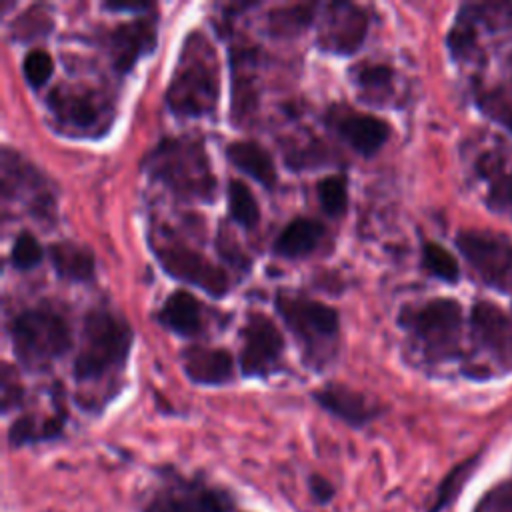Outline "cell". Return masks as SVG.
Here are the masks:
<instances>
[{"label":"cell","instance_id":"36","mask_svg":"<svg viewBox=\"0 0 512 512\" xmlns=\"http://www.w3.org/2000/svg\"><path fill=\"white\" fill-rule=\"evenodd\" d=\"M216 246H218L220 256L226 258V260H228L230 264H234L236 268L248 266V258H244L242 250L232 244V238H230L228 234H222V232H220V236H218V240H216Z\"/></svg>","mask_w":512,"mask_h":512},{"label":"cell","instance_id":"10","mask_svg":"<svg viewBox=\"0 0 512 512\" xmlns=\"http://www.w3.org/2000/svg\"><path fill=\"white\" fill-rule=\"evenodd\" d=\"M240 340L238 366L244 378H266L280 366L286 342L268 314L248 312Z\"/></svg>","mask_w":512,"mask_h":512},{"label":"cell","instance_id":"19","mask_svg":"<svg viewBox=\"0 0 512 512\" xmlns=\"http://www.w3.org/2000/svg\"><path fill=\"white\" fill-rule=\"evenodd\" d=\"M156 320L182 338L200 336L204 332V306L192 292L174 290L162 302Z\"/></svg>","mask_w":512,"mask_h":512},{"label":"cell","instance_id":"1","mask_svg":"<svg viewBox=\"0 0 512 512\" xmlns=\"http://www.w3.org/2000/svg\"><path fill=\"white\" fill-rule=\"evenodd\" d=\"M140 164L150 180L162 184L180 200L212 202L216 196V176L210 156L196 138H162L142 156Z\"/></svg>","mask_w":512,"mask_h":512},{"label":"cell","instance_id":"18","mask_svg":"<svg viewBox=\"0 0 512 512\" xmlns=\"http://www.w3.org/2000/svg\"><path fill=\"white\" fill-rule=\"evenodd\" d=\"M186 378L198 386H224L234 378V358L228 348L194 344L180 352Z\"/></svg>","mask_w":512,"mask_h":512},{"label":"cell","instance_id":"21","mask_svg":"<svg viewBox=\"0 0 512 512\" xmlns=\"http://www.w3.org/2000/svg\"><path fill=\"white\" fill-rule=\"evenodd\" d=\"M228 162L242 174L256 180L262 188L274 190L278 184V172L272 154L254 140H234L226 146Z\"/></svg>","mask_w":512,"mask_h":512},{"label":"cell","instance_id":"5","mask_svg":"<svg viewBox=\"0 0 512 512\" xmlns=\"http://www.w3.org/2000/svg\"><path fill=\"white\" fill-rule=\"evenodd\" d=\"M8 334L16 360L34 372L48 370L72 348L70 320L54 306H34L18 312Z\"/></svg>","mask_w":512,"mask_h":512},{"label":"cell","instance_id":"39","mask_svg":"<svg viewBox=\"0 0 512 512\" xmlns=\"http://www.w3.org/2000/svg\"><path fill=\"white\" fill-rule=\"evenodd\" d=\"M510 66H512V60H510Z\"/></svg>","mask_w":512,"mask_h":512},{"label":"cell","instance_id":"26","mask_svg":"<svg viewBox=\"0 0 512 512\" xmlns=\"http://www.w3.org/2000/svg\"><path fill=\"white\" fill-rule=\"evenodd\" d=\"M226 202L230 218L244 230H254L260 224V206L252 190L240 178H230L226 186Z\"/></svg>","mask_w":512,"mask_h":512},{"label":"cell","instance_id":"28","mask_svg":"<svg viewBox=\"0 0 512 512\" xmlns=\"http://www.w3.org/2000/svg\"><path fill=\"white\" fill-rule=\"evenodd\" d=\"M316 194L322 210L332 216L340 218L348 210V178L346 174H330L324 176L316 184Z\"/></svg>","mask_w":512,"mask_h":512},{"label":"cell","instance_id":"14","mask_svg":"<svg viewBox=\"0 0 512 512\" xmlns=\"http://www.w3.org/2000/svg\"><path fill=\"white\" fill-rule=\"evenodd\" d=\"M46 106L56 122L68 130L90 132L108 118V106L96 92L84 86H56L48 92Z\"/></svg>","mask_w":512,"mask_h":512},{"label":"cell","instance_id":"33","mask_svg":"<svg viewBox=\"0 0 512 512\" xmlns=\"http://www.w3.org/2000/svg\"><path fill=\"white\" fill-rule=\"evenodd\" d=\"M22 74H24V80L28 82L30 88H34V90L42 88L44 84H48V80L54 74L52 56L46 50H40V48L30 50L22 60Z\"/></svg>","mask_w":512,"mask_h":512},{"label":"cell","instance_id":"9","mask_svg":"<svg viewBox=\"0 0 512 512\" xmlns=\"http://www.w3.org/2000/svg\"><path fill=\"white\" fill-rule=\"evenodd\" d=\"M456 246L472 270L496 290H512V240L490 230H460Z\"/></svg>","mask_w":512,"mask_h":512},{"label":"cell","instance_id":"3","mask_svg":"<svg viewBox=\"0 0 512 512\" xmlns=\"http://www.w3.org/2000/svg\"><path fill=\"white\" fill-rule=\"evenodd\" d=\"M132 342L134 332L124 316L108 308L88 310L82 320L80 344L74 356V380L78 384H94L122 372Z\"/></svg>","mask_w":512,"mask_h":512},{"label":"cell","instance_id":"29","mask_svg":"<svg viewBox=\"0 0 512 512\" xmlns=\"http://www.w3.org/2000/svg\"><path fill=\"white\" fill-rule=\"evenodd\" d=\"M422 266L430 276L442 282H456L460 278V268L456 258L436 242L422 244Z\"/></svg>","mask_w":512,"mask_h":512},{"label":"cell","instance_id":"25","mask_svg":"<svg viewBox=\"0 0 512 512\" xmlns=\"http://www.w3.org/2000/svg\"><path fill=\"white\" fill-rule=\"evenodd\" d=\"M318 4H290L268 12L266 26L274 38H294L302 34L314 20Z\"/></svg>","mask_w":512,"mask_h":512},{"label":"cell","instance_id":"23","mask_svg":"<svg viewBox=\"0 0 512 512\" xmlns=\"http://www.w3.org/2000/svg\"><path fill=\"white\" fill-rule=\"evenodd\" d=\"M66 422V414H54V416H36V414H24L16 418L8 428V444L12 448H22L26 444H38L48 442L62 436Z\"/></svg>","mask_w":512,"mask_h":512},{"label":"cell","instance_id":"17","mask_svg":"<svg viewBox=\"0 0 512 512\" xmlns=\"http://www.w3.org/2000/svg\"><path fill=\"white\" fill-rule=\"evenodd\" d=\"M312 400L322 410L352 428L368 426L382 412L380 406H376L368 396L340 382H328L322 388L312 390Z\"/></svg>","mask_w":512,"mask_h":512},{"label":"cell","instance_id":"16","mask_svg":"<svg viewBox=\"0 0 512 512\" xmlns=\"http://www.w3.org/2000/svg\"><path fill=\"white\" fill-rule=\"evenodd\" d=\"M476 342L504 368H512V320L494 302L480 300L470 314Z\"/></svg>","mask_w":512,"mask_h":512},{"label":"cell","instance_id":"38","mask_svg":"<svg viewBox=\"0 0 512 512\" xmlns=\"http://www.w3.org/2000/svg\"><path fill=\"white\" fill-rule=\"evenodd\" d=\"M104 10L110 12H146L152 8V4H116V2H104Z\"/></svg>","mask_w":512,"mask_h":512},{"label":"cell","instance_id":"32","mask_svg":"<svg viewBox=\"0 0 512 512\" xmlns=\"http://www.w3.org/2000/svg\"><path fill=\"white\" fill-rule=\"evenodd\" d=\"M478 106L486 116L512 132V96L508 92L498 88L482 90L478 92Z\"/></svg>","mask_w":512,"mask_h":512},{"label":"cell","instance_id":"11","mask_svg":"<svg viewBox=\"0 0 512 512\" xmlns=\"http://www.w3.org/2000/svg\"><path fill=\"white\" fill-rule=\"evenodd\" d=\"M2 194L6 200H26L30 212L44 222L54 218L56 202L48 180L20 152L8 146L2 148Z\"/></svg>","mask_w":512,"mask_h":512},{"label":"cell","instance_id":"31","mask_svg":"<svg viewBox=\"0 0 512 512\" xmlns=\"http://www.w3.org/2000/svg\"><path fill=\"white\" fill-rule=\"evenodd\" d=\"M474 464H476V458H468L466 462L458 464L456 468H452V470L448 472V476H446V478L440 482V486H438V492H436V498H434V502H432V506H430V512H440V510H444V508L460 494L462 486L466 484L468 476L472 474Z\"/></svg>","mask_w":512,"mask_h":512},{"label":"cell","instance_id":"4","mask_svg":"<svg viewBox=\"0 0 512 512\" xmlns=\"http://www.w3.org/2000/svg\"><path fill=\"white\" fill-rule=\"evenodd\" d=\"M274 308L296 338L302 360L312 370H322L334 358L340 334L338 310L320 300L284 290L274 294Z\"/></svg>","mask_w":512,"mask_h":512},{"label":"cell","instance_id":"37","mask_svg":"<svg viewBox=\"0 0 512 512\" xmlns=\"http://www.w3.org/2000/svg\"><path fill=\"white\" fill-rule=\"evenodd\" d=\"M308 490H310L312 498L320 504H326L334 498V486L320 474H312L308 478Z\"/></svg>","mask_w":512,"mask_h":512},{"label":"cell","instance_id":"15","mask_svg":"<svg viewBox=\"0 0 512 512\" xmlns=\"http://www.w3.org/2000/svg\"><path fill=\"white\" fill-rule=\"evenodd\" d=\"M158 18L144 14L136 20L118 24L108 34V50L112 66L118 74L130 72L136 62L154 52L158 44Z\"/></svg>","mask_w":512,"mask_h":512},{"label":"cell","instance_id":"13","mask_svg":"<svg viewBox=\"0 0 512 512\" xmlns=\"http://www.w3.org/2000/svg\"><path fill=\"white\" fill-rule=\"evenodd\" d=\"M326 124L344 144L364 158L378 154L392 134L390 124L384 118L342 104L332 106L326 112Z\"/></svg>","mask_w":512,"mask_h":512},{"label":"cell","instance_id":"27","mask_svg":"<svg viewBox=\"0 0 512 512\" xmlns=\"http://www.w3.org/2000/svg\"><path fill=\"white\" fill-rule=\"evenodd\" d=\"M354 84L364 94V98L384 100L392 94L394 72L384 62H362L352 72Z\"/></svg>","mask_w":512,"mask_h":512},{"label":"cell","instance_id":"35","mask_svg":"<svg viewBox=\"0 0 512 512\" xmlns=\"http://www.w3.org/2000/svg\"><path fill=\"white\" fill-rule=\"evenodd\" d=\"M18 22H26V26H14V36L18 40H28L38 34H46L52 28V18L46 12H40L38 8H32L20 16Z\"/></svg>","mask_w":512,"mask_h":512},{"label":"cell","instance_id":"30","mask_svg":"<svg viewBox=\"0 0 512 512\" xmlns=\"http://www.w3.org/2000/svg\"><path fill=\"white\" fill-rule=\"evenodd\" d=\"M44 254H46V250L42 248L38 238L32 232L22 230V232L16 234V238L12 242L10 264L18 272H28V270L36 268L44 260Z\"/></svg>","mask_w":512,"mask_h":512},{"label":"cell","instance_id":"20","mask_svg":"<svg viewBox=\"0 0 512 512\" xmlns=\"http://www.w3.org/2000/svg\"><path fill=\"white\" fill-rule=\"evenodd\" d=\"M326 228L316 218H292L276 236L272 252L284 260H300L310 256L324 240Z\"/></svg>","mask_w":512,"mask_h":512},{"label":"cell","instance_id":"2","mask_svg":"<svg viewBox=\"0 0 512 512\" xmlns=\"http://www.w3.org/2000/svg\"><path fill=\"white\" fill-rule=\"evenodd\" d=\"M220 98V64L214 46L202 32H192L182 44L166 88V106L176 116L202 118L216 110Z\"/></svg>","mask_w":512,"mask_h":512},{"label":"cell","instance_id":"24","mask_svg":"<svg viewBox=\"0 0 512 512\" xmlns=\"http://www.w3.org/2000/svg\"><path fill=\"white\" fill-rule=\"evenodd\" d=\"M480 172L484 174L488 186V206L512 216V166L504 164L502 160H494L492 156H484Z\"/></svg>","mask_w":512,"mask_h":512},{"label":"cell","instance_id":"6","mask_svg":"<svg viewBox=\"0 0 512 512\" xmlns=\"http://www.w3.org/2000/svg\"><path fill=\"white\" fill-rule=\"evenodd\" d=\"M398 324L416 340L428 360L444 362L458 356L464 326L458 300L432 298L408 306L398 314Z\"/></svg>","mask_w":512,"mask_h":512},{"label":"cell","instance_id":"34","mask_svg":"<svg viewBox=\"0 0 512 512\" xmlns=\"http://www.w3.org/2000/svg\"><path fill=\"white\" fill-rule=\"evenodd\" d=\"M0 386H2V412L8 414L12 408H18L24 400V386L10 364H4L2 368Z\"/></svg>","mask_w":512,"mask_h":512},{"label":"cell","instance_id":"22","mask_svg":"<svg viewBox=\"0 0 512 512\" xmlns=\"http://www.w3.org/2000/svg\"><path fill=\"white\" fill-rule=\"evenodd\" d=\"M48 260L60 280L92 282L96 274V260L90 248L74 240L52 242L46 250Z\"/></svg>","mask_w":512,"mask_h":512},{"label":"cell","instance_id":"7","mask_svg":"<svg viewBox=\"0 0 512 512\" xmlns=\"http://www.w3.org/2000/svg\"><path fill=\"white\" fill-rule=\"evenodd\" d=\"M142 512H236L228 490L202 476L162 470L142 500Z\"/></svg>","mask_w":512,"mask_h":512},{"label":"cell","instance_id":"12","mask_svg":"<svg viewBox=\"0 0 512 512\" xmlns=\"http://www.w3.org/2000/svg\"><path fill=\"white\" fill-rule=\"evenodd\" d=\"M368 26L370 16L364 8L350 2L326 4L318 32V46L336 56H350L364 44Z\"/></svg>","mask_w":512,"mask_h":512},{"label":"cell","instance_id":"8","mask_svg":"<svg viewBox=\"0 0 512 512\" xmlns=\"http://www.w3.org/2000/svg\"><path fill=\"white\" fill-rule=\"evenodd\" d=\"M150 248L156 256V262L170 278L200 288L212 298H224L230 292V280L226 270L196 252L194 248L178 240L164 238L162 234L158 238L150 236Z\"/></svg>","mask_w":512,"mask_h":512}]
</instances>
